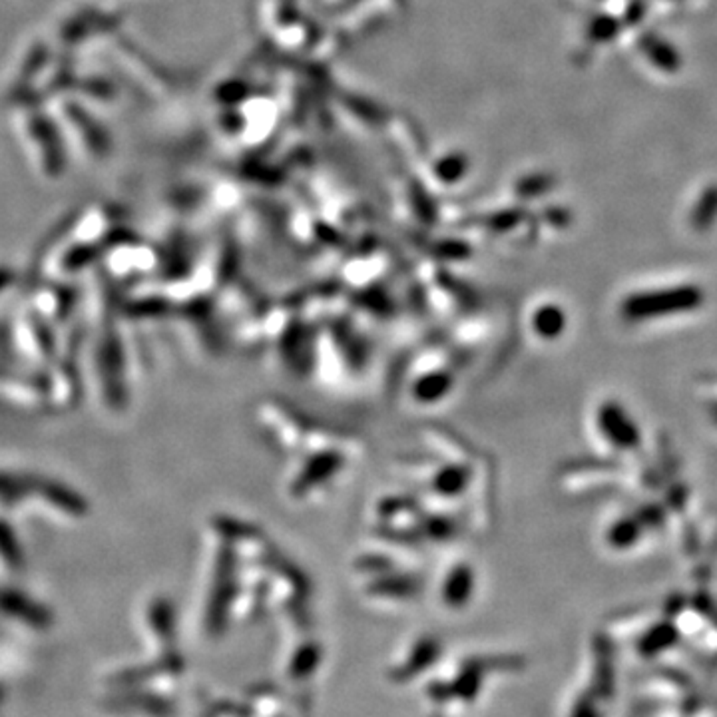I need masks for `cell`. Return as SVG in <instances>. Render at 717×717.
Returning <instances> with one entry per match:
<instances>
[{
	"label": "cell",
	"instance_id": "obj_1",
	"mask_svg": "<svg viewBox=\"0 0 717 717\" xmlns=\"http://www.w3.org/2000/svg\"><path fill=\"white\" fill-rule=\"evenodd\" d=\"M697 297L692 293L675 291V293H662V296H644L634 297L630 303H626V313L630 317H650V316H662V313H674V311H687L697 306Z\"/></svg>",
	"mask_w": 717,
	"mask_h": 717
}]
</instances>
